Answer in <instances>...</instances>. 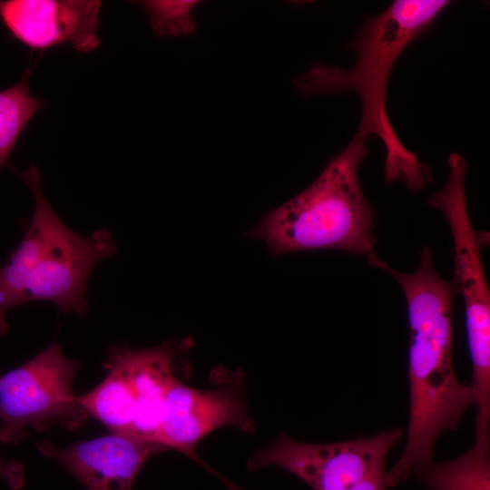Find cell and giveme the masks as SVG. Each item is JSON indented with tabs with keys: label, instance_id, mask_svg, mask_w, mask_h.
<instances>
[{
	"label": "cell",
	"instance_id": "cell-3",
	"mask_svg": "<svg viewBox=\"0 0 490 490\" xmlns=\"http://www.w3.org/2000/svg\"><path fill=\"white\" fill-rule=\"evenodd\" d=\"M34 209L18 247L0 268V335L8 331L6 312L32 301H49L64 313L88 311L87 282L95 265L118 251L108 229L89 237L71 230L46 199L38 169L21 173Z\"/></svg>",
	"mask_w": 490,
	"mask_h": 490
},
{
	"label": "cell",
	"instance_id": "cell-13",
	"mask_svg": "<svg viewBox=\"0 0 490 490\" xmlns=\"http://www.w3.org/2000/svg\"><path fill=\"white\" fill-rule=\"evenodd\" d=\"M27 74L15 85L0 91V168L8 158L20 134L46 101L30 93Z\"/></svg>",
	"mask_w": 490,
	"mask_h": 490
},
{
	"label": "cell",
	"instance_id": "cell-5",
	"mask_svg": "<svg viewBox=\"0 0 490 490\" xmlns=\"http://www.w3.org/2000/svg\"><path fill=\"white\" fill-rule=\"evenodd\" d=\"M448 178L427 203L443 212L453 239L456 294L464 299L467 341L472 362V387L476 413H490V292L481 259L486 233L476 231L468 213L466 193L467 165L454 152L448 157Z\"/></svg>",
	"mask_w": 490,
	"mask_h": 490
},
{
	"label": "cell",
	"instance_id": "cell-6",
	"mask_svg": "<svg viewBox=\"0 0 490 490\" xmlns=\"http://www.w3.org/2000/svg\"><path fill=\"white\" fill-rule=\"evenodd\" d=\"M402 436L397 427L368 437L314 444L280 433L250 456L247 469L278 466L314 490H387V458Z\"/></svg>",
	"mask_w": 490,
	"mask_h": 490
},
{
	"label": "cell",
	"instance_id": "cell-14",
	"mask_svg": "<svg viewBox=\"0 0 490 490\" xmlns=\"http://www.w3.org/2000/svg\"><path fill=\"white\" fill-rule=\"evenodd\" d=\"M193 0H149L139 2L147 13L152 30L159 36H180L196 29Z\"/></svg>",
	"mask_w": 490,
	"mask_h": 490
},
{
	"label": "cell",
	"instance_id": "cell-12",
	"mask_svg": "<svg viewBox=\"0 0 490 490\" xmlns=\"http://www.w3.org/2000/svg\"><path fill=\"white\" fill-rule=\"evenodd\" d=\"M410 475L429 490H490L489 426L475 425V443L465 454L418 463Z\"/></svg>",
	"mask_w": 490,
	"mask_h": 490
},
{
	"label": "cell",
	"instance_id": "cell-2",
	"mask_svg": "<svg viewBox=\"0 0 490 490\" xmlns=\"http://www.w3.org/2000/svg\"><path fill=\"white\" fill-rule=\"evenodd\" d=\"M446 0H397L380 14L364 21L350 42L356 61L350 69L314 63L295 85L303 95L353 92L362 104L357 135H377L386 149L384 177L401 181L418 191L432 181V170L407 149L395 132L387 111V90L393 66L404 50L449 6Z\"/></svg>",
	"mask_w": 490,
	"mask_h": 490
},
{
	"label": "cell",
	"instance_id": "cell-15",
	"mask_svg": "<svg viewBox=\"0 0 490 490\" xmlns=\"http://www.w3.org/2000/svg\"><path fill=\"white\" fill-rule=\"evenodd\" d=\"M0 479L11 489L19 490L25 481L24 466L17 461L5 460L0 456Z\"/></svg>",
	"mask_w": 490,
	"mask_h": 490
},
{
	"label": "cell",
	"instance_id": "cell-4",
	"mask_svg": "<svg viewBox=\"0 0 490 490\" xmlns=\"http://www.w3.org/2000/svg\"><path fill=\"white\" fill-rule=\"evenodd\" d=\"M368 141L355 134L307 189L264 215L246 236L261 240L275 256L329 249L365 256L372 266L379 259L375 212L358 178Z\"/></svg>",
	"mask_w": 490,
	"mask_h": 490
},
{
	"label": "cell",
	"instance_id": "cell-8",
	"mask_svg": "<svg viewBox=\"0 0 490 490\" xmlns=\"http://www.w3.org/2000/svg\"><path fill=\"white\" fill-rule=\"evenodd\" d=\"M191 339H171L155 347L133 349L112 346L102 386L116 407L131 420V436L152 442L166 396L178 380L175 370Z\"/></svg>",
	"mask_w": 490,
	"mask_h": 490
},
{
	"label": "cell",
	"instance_id": "cell-11",
	"mask_svg": "<svg viewBox=\"0 0 490 490\" xmlns=\"http://www.w3.org/2000/svg\"><path fill=\"white\" fill-rule=\"evenodd\" d=\"M37 449L68 470L86 490H132L145 462L165 450L158 444L113 433L66 447L42 441Z\"/></svg>",
	"mask_w": 490,
	"mask_h": 490
},
{
	"label": "cell",
	"instance_id": "cell-1",
	"mask_svg": "<svg viewBox=\"0 0 490 490\" xmlns=\"http://www.w3.org/2000/svg\"><path fill=\"white\" fill-rule=\"evenodd\" d=\"M376 268L390 274L401 287L410 329L408 354L409 421L404 450L387 473V487L402 484L413 467L433 460L435 443L446 431H456L466 411L475 406L471 384L460 382L452 359V281L439 277L433 252L425 247L416 271L403 273L381 259Z\"/></svg>",
	"mask_w": 490,
	"mask_h": 490
},
{
	"label": "cell",
	"instance_id": "cell-9",
	"mask_svg": "<svg viewBox=\"0 0 490 490\" xmlns=\"http://www.w3.org/2000/svg\"><path fill=\"white\" fill-rule=\"evenodd\" d=\"M242 379L236 371L229 381L211 390L191 387L178 379L166 396L152 442L176 450L211 470L195 452L203 437L224 426L246 433L255 430L242 397Z\"/></svg>",
	"mask_w": 490,
	"mask_h": 490
},
{
	"label": "cell",
	"instance_id": "cell-7",
	"mask_svg": "<svg viewBox=\"0 0 490 490\" xmlns=\"http://www.w3.org/2000/svg\"><path fill=\"white\" fill-rule=\"evenodd\" d=\"M80 362L53 341L24 364L0 376V440L15 445L51 426L74 430L88 413L73 395Z\"/></svg>",
	"mask_w": 490,
	"mask_h": 490
},
{
	"label": "cell",
	"instance_id": "cell-10",
	"mask_svg": "<svg viewBox=\"0 0 490 490\" xmlns=\"http://www.w3.org/2000/svg\"><path fill=\"white\" fill-rule=\"evenodd\" d=\"M102 3L97 0H5L0 19L10 34L34 50L69 44L82 53L100 44Z\"/></svg>",
	"mask_w": 490,
	"mask_h": 490
}]
</instances>
